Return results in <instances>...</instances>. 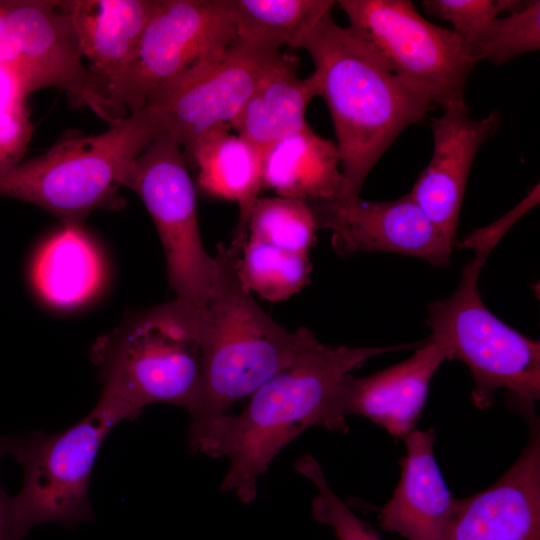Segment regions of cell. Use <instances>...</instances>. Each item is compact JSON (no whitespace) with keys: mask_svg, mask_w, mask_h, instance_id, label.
<instances>
[{"mask_svg":"<svg viewBox=\"0 0 540 540\" xmlns=\"http://www.w3.org/2000/svg\"><path fill=\"white\" fill-rule=\"evenodd\" d=\"M420 345L331 346L313 335L288 365L248 397L239 413L217 428L206 455L229 461L221 490L233 492L242 503L252 502L259 479L284 447L313 426L334 431L333 401L347 374L374 356Z\"/></svg>","mask_w":540,"mask_h":540,"instance_id":"obj_1","label":"cell"},{"mask_svg":"<svg viewBox=\"0 0 540 540\" xmlns=\"http://www.w3.org/2000/svg\"><path fill=\"white\" fill-rule=\"evenodd\" d=\"M240 254L220 243L214 256L203 311L201 387L189 413L188 444L195 453L206 454L233 405L288 365L314 335L304 327L288 331L258 305L240 279Z\"/></svg>","mask_w":540,"mask_h":540,"instance_id":"obj_2","label":"cell"},{"mask_svg":"<svg viewBox=\"0 0 540 540\" xmlns=\"http://www.w3.org/2000/svg\"><path fill=\"white\" fill-rule=\"evenodd\" d=\"M319 96L330 112L340 156L342 189L359 197L361 187L392 142L420 122L431 104L401 81L349 28L327 13L305 38Z\"/></svg>","mask_w":540,"mask_h":540,"instance_id":"obj_3","label":"cell"},{"mask_svg":"<svg viewBox=\"0 0 540 540\" xmlns=\"http://www.w3.org/2000/svg\"><path fill=\"white\" fill-rule=\"evenodd\" d=\"M519 219L515 210L463 242L474 250L455 292L428 306L431 336L441 340L448 360L457 359L470 370L471 399L477 409L490 407L495 393L505 390L509 406L524 418L535 414L540 399V343L514 330L483 303L478 279L488 255Z\"/></svg>","mask_w":540,"mask_h":540,"instance_id":"obj_4","label":"cell"},{"mask_svg":"<svg viewBox=\"0 0 540 540\" xmlns=\"http://www.w3.org/2000/svg\"><path fill=\"white\" fill-rule=\"evenodd\" d=\"M203 311L175 299L134 314L101 337L92 348L101 393L134 418L156 403L190 413L201 387Z\"/></svg>","mask_w":540,"mask_h":540,"instance_id":"obj_5","label":"cell"},{"mask_svg":"<svg viewBox=\"0 0 540 540\" xmlns=\"http://www.w3.org/2000/svg\"><path fill=\"white\" fill-rule=\"evenodd\" d=\"M160 134L142 108L109 123L106 131L66 138L41 155L0 172V197L39 206L64 225L91 212L118 209L124 170Z\"/></svg>","mask_w":540,"mask_h":540,"instance_id":"obj_6","label":"cell"},{"mask_svg":"<svg viewBox=\"0 0 540 540\" xmlns=\"http://www.w3.org/2000/svg\"><path fill=\"white\" fill-rule=\"evenodd\" d=\"M125 419H134L130 410L101 393L95 407L69 428L17 436L11 456L23 469V484L10 498L13 540L42 524L72 528L93 520L88 497L92 469L104 439Z\"/></svg>","mask_w":540,"mask_h":540,"instance_id":"obj_7","label":"cell"},{"mask_svg":"<svg viewBox=\"0 0 540 540\" xmlns=\"http://www.w3.org/2000/svg\"><path fill=\"white\" fill-rule=\"evenodd\" d=\"M349 28L401 81L442 109L464 102L477 62L451 30L429 22L408 0L337 1Z\"/></svg>","mask_w":540,"mask_h":540,"instance_id":"obj_8","label":"cell"},{"mask_svg":"<svg viewBox=\"0 0 540 540\" xmlns=\"http://www.w3.org/2000/svg\"><path fill=\"white\" fill-rule=\"evenodd\" d=\"M122 185L143 201L159 234L176 300L203 310L215 262L201 240L196 193L182 148L159 135L127 164Z\"/></svg>","mask_w":540,"mask_h":540,"instance_id":"obj_9","label":"cell"},{"mask_svg":"<svg viewBox=\"0 0 540 540\" xmlns=\"http://www.w3.org/2000/svg\"><path fill=\"white\" fill-rule=\"evenodd\" d=\"M0 69L9 73L23 99L55 87L69 93L108 123L123 116L99 79L82 63L77 37L63 1L3 0Z\"/></svg>","mask_w":540,"mask_h":540,"instance_id":"obj_10","label":"cell"},{"mask_svg":"<svg viewBox=\"0 0 540 540\" xmlns=\"http://www.w3.org/2000/svg\"><path fill=\"white\" fill-rule=\"evenodd\" d=\"M236 40L230 0H158L117 97L139 111L160 86L219 59Z\"/></svg>","mask_w":540,"mask_h":540,"instance_id":"obj_11","label":"cell"},{"mask_svg":"<svg viewBox=\"0 0 540 540\" xmlns=\"http://www.w3.org/2000/svg\"><path fill=\"white\" fill-rule=\"evenodd\" d=\"M280 55L275 45L236 36L219 59L160 86L142 108L160 134L180 145L187 160L202 135L238 115Z\"/></svg>","mask_w":540,"mask_h":540,"instance_id":"obj_12","label":"cell"},{"mask_svg":"<svg viewBox=\"0 0 540 540\" xmlns=\"http://www.w3.org/2000/svg\"><path fill=\"white\" fill-rule=\"evenodd\" d=\"M317 229L332 233L337 253L385 251L449 265L453 245L430 221L410 193L392 201L334 197L306 202Z\"/></svg>","mask_w":540,"mask_h":540,"instance_id":"obj_13","label":"cell"},{"mask_svg":"<svg viewBox=\"0 0 540 540\" xmlns=\"http://www.w3.org/2000/svg\"><path fill=\"white\" fill-rule=\"evenodd\" d=\"M525 420L516 461L483 491L453 498L443 540H540V429L536 415Z\"/></svg>","mask_w":540,"mask_h":540,"instance_id":"obj_14","label":"cell"},{"mask_svg":"<svg viewBox=\"0 0 540 540\" xmlns=\"http://www.w3.org/2000/svg\"><path fill=\"white\" fill-rule=\"evenodd\" d=\"M445 360H448L445 344L430 335L401 363L366 377L347 374L333 401L334 431L346 432V417L356 415L369 419L390 435L403 438L414 429L430 382Z\"/></svg>","mask_w":540,"mask_h":540,"instance_id":"obj_15","label":"cell"},{"mask_svg":"<svg viewBox=\"0 0 540 540\" xmlns=\"http://www.w3.org/2000/svg\"><path fill=\"white\" fill-rule=\"evenodd\" d=\"M500 123L496 110L482 119L471 118L465 101L444 108L440 117L431 119V159L410 195L453 246L472 163Z\"/></svg>","mask_w":540,"mask_h":540,"instance_id":"obj_16","label":"cell"},{"mask_svg":"<svg viewBox=\"0 0 540 540\" xmlns=\"http://www.w3.org/2000/svg\"><path fill=\"white\" fill-rule=\"evenodd\" d=\"M63 2L82 57L90 62V70L103 85L108 98L121 109L117 97L158 0Z\"/></svg>","mask_w":540,"mask_h":540,"instance_id":"obj_17","label":"cell"},{"mask_svg":"<svg viewBox=\"0 0 540 540\" xmlns=\"http://www.w3.org/2000/svg\"><path fill=\"white\" fill-rule=\"evenodd\" d=\"M403 439L400 478L379 526L406 540H443L453 497L434 456L435 432L413 429Z\"/></svg>","mask_w":540,"mask_h":540,"instance_id":"obj_18","label":"cell"},{"mask_svg":"<svg viewBox=\"0 0 540 540\" xmlns=\"http://www.w3.org/2000/svg\"><path fill=\"white\" fill-rule=\"evenodd\" d=\"M231 129L223 124L206 132L194 144L187 162L196 168L198 185L206 194L237 202L239 216L231 244L242 251L249 216L263 188L262 152Z\"/></svg>","mask_w":540,"mask_h":540,"instance_id":"obj_19","label":"cell"},{"mask_svg":"<svg viewBox=\"0 0 540 540\" xmlns=\"http://www.w3.org/2000/svg\"><path fill=\"white\" fill-rule=\"evenodd\" d=\"M296 63L294 57L281 54L229 124L261 152L305 127L307 107L319 96L313 74L299 77Z\"/></svg>","mask_w":540,"mask_h":540,"instance_id":"obj_20","label":"cell"},{"mask_svg":"<svg viewBox=\"0 0 540 540\" xmlns=\"http://www.w3.org/2000/svg\"><path fill=\"white\" fill-rule=\"evenodd\" d=\"M336 143L307 124L262 151V185L277 196L313 201L337 197L342 189Z\"/></svg>","mask_w":540,"mask_h":540,"instance_id":"obj_21","label":"cell"},{"mask_svg":"<svg viewBox=\"0 0 540 540\" xmlns=\"http://www.w3.org/2000/svg\"><path fill=\"white\" fill-rule=\"evenodd\" d=\"M104 266L98 249L79 224H67L37 252L33 284L47 302L74 307L98 292Z\"/></svg>","mask_w":540,"mask_h":540,"instance_id":"obj_22","label":"cell"},{"mask_svg":"<svg viewBox=\"0 0 540 540\" xmlns=\"http://www.w3.org/2000/svg\"><path fill=\"white\" fill-rule=\"evenodd\" d=\"M236 36L302 48L307 35L336 4L333 0H230Z\"/></svg>","mask_w":540,"mask_h":540,"instance_id":"obj_23","label":"cell"},{"mask_svg":"<svg viewBox=\"0 0 540 540\" xmlns=\"http://www.w3.org/2000/svg\"><path fill=\"white\" fill-rule=\"evenodd\" d=\"M310 272L308 252L288 251L252 240H247L238 260L244 287L271 302L299 292L309 283Z\"/></svg>","mask_w":540,"mask_h":540,"instance_id":"obj_24","label":"cell"},{"mask_svg":"<svg viewBox=\"0 0 540 540\" xmlns=\"http://www.w3.org/2000/svg\"><path fill=\"white\" fill-rule=\"evenodd\" d=\"M317 229L311 208L305 201L258 197L248 220V239L280 249L308 252Z\"/></svg>","mask_w":540,"mask_h":540,"instance_id":"obj_25","label":"cell"},{"mask_svg":"<svg viewBox=\"0 0 540 540\" xmlns=\"http://www.w3.org/2000/svg\"><path fill=\"white\" fill-rule=\"evenodd\" d=\"M465 47L476 62L486 60L497 66L539 50L540 1H527L508 16L493 19Z\"/></svg>","mask_w":540,"mask_h":540,"instance_id":"obj_26","label":"cell"},{"mask_svg":"<svg viewBox=\"0 0 540 540\" xmlns=\"http://www.w3.org/2000/svg\"><path fill=\"white\" fill-rule=\"evenodd\" d=\"M294 467L315 486L316 495L311 503L314 521L330 527L337 540H382L371 525L356 516L334 493L314 457L302 456Z\"/></svg>","mask_w":540,"mask_h":540,"instance_id":"obj_27","label":"cell"},{"mask_svg":"<svg viewBox=\"0 0 540 540\" xmlns=\"http://www.w3.org/2000/svg\"><path fill=\"white\" fill-rule=\"evenodd\" d=\"M527 1L515 0H424V10L447 21L464 45L502 12H513Z\"/></svg>","mask_w":540,"mask_h":540,"instance_id":"obj_28","label":"cell"},{"mask_svg":"<svg viewBox=\"0 0 540 540\" xmlns=\"http://www.w3.org/2000/svg\"><path fill=\"white\" fill-rule=\"evenodd\" d=\"M31 134L24 102L0 109V172L21 162Z\"/></svg>","mask_w":540,"mask_h":540,"instance_id":"obj_29","label":"cell"},{"mask_svg":"<svg viewBox=\"0 0 540 540\" xmlns=\"http://www.w3.org/2000/svg\"><path fill=\"white\" fill-rule=\"evenodd\" d=\"M17 436H0V460L12 455ZM10 496L0 486V540H13L10 519Z\"/></svg>","mask_w":540,"mask_h":540,"instance_id":"obj_30","label":"cell"}]
</instances>
